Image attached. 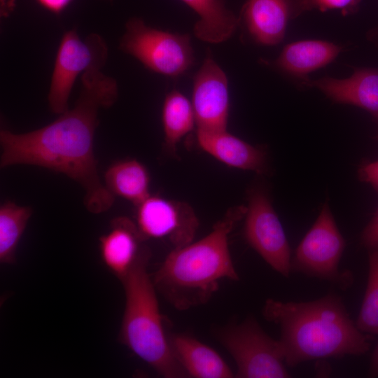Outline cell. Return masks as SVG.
<instances>
[{
    "instance_id": "1",
    "label": "cell",
    "mask_w": 378,
    "mask_h": 378,
    "mask_svg": "<svg viewBox=\"0 0 378 378\" xmlns=\"http://www.w3.org/2000/svg\"><path fill=\"white\" fill-rule=\"evenodd\" d=\"M106 60L97 57L81 75L74 108L53 122L24 133L0 131L1 168L26 164L65 174L83 187L84 205L94 214L108 211L115 200L99 178L94 153L99 111L113 106L118 97L117 81L102 70Z\"/></svg>"
},
{
    "instance_id": "2",
    "label": "cell",
    "mask_w": 378,
    "mask_h": 378,
    "mask_svg": "<svg viewBox=\"0 0 378 378\" xmlns=\"http://www.w3.org/2000/svg\"><path fill=\"white\" fill-rule=\"evenodd\" d=\"M265 319L280 329L278 340L286 365L312 360L360 356L370 348V335L361 332L338 294L307 302L267 299Z\"/></svg>"
},
{
    "instance_id": "3",
    "label": "cell",
    "mask_w": 378,
    "mask_h": 378,
    "mask_svg": "<svg viewBox=\"0 0 378 378\" xmlns=\"http://www.w3.org/2000/svg\"><path fill=\"white\" fill-rule=\"evenodd\" d=\"M246 212V206L230 208L201 239L174 249L151 276L159 293L180 311L206 304L224 279H239L228 237Z\"/></svg>"
},
{
    "instance_id": "4",
    "label": "cell",
    "mask_w": 378,
    "mask_h": 378,
    "mask_svg": "<svg viewBox=\"0 0 378 378\" xmlns=\"http://www.w3.org/2000/svg\"><path fill=\"white\" fill-rule=\"evenodd\" d=\"M150 251L121 279L125 307L120 342L165 378L188 377L176 359L160 311L157 290L148 273Z\"/></svg>"
},
{
    "instance_id": "5",
    "label": "cell",
    "mask_w": 378,
    "mask_h": 378,
    "mask_svg": "<svg viewBox=\"0 0 378 378\" xmlns=\"http://www.w3.org/2000/svg\"><path fill=\"white\" fill-rule=\"evenodd\" d=\"M216 337L235 362L234 377H290L278 340L267 335L254 317L218 330Z\"/></svg>"
},
{
    "instance_id": "6",
    "label": "cell",
    "mask_w": 378,
    "mask_h": 378,
    "mask_svg": "<svg viewBox=\"0 0 378 378\" xmlns=\"http://www.w3.org/2000/svg\"><path fill=\"white\" fill-rule=\"evenodd\" d=\"M119 48L148 69L170 77L185 74L195 60L190 35L153 28L136 17L126 22Z\"/></svg>"
},
{
    "instance_id": "7",
    "label": "cell",
    "mask_w": 378,
    "mask_h": 378,
    "mask_svg": "<svg viewBox=\"0 0 378 378\" xmlns=\"http://www.w3.org/2000/svg\"><path fill=\"white\" fill-rule=\"evenodd\" d=\"M344 247V239L326 202L291 258V272L328 281L345 290L352 286L354 276L339 267Z\"/></svg>"
},
{
    "instance_id": "8",
    "label": "cell",
    "mask_w": 378,
    "mask_h": 378,
    "mask_svg": "<svg viewBox=\"0 0 378 378\" xmlns=\"http://www.w3.org/2000/svg\"><path fill=\"white\" fill-rule=\"evenodd\" d=\"M244 234L248 244L276 272L285 277L291 273V255L281 223L270 200L261 189L248 195Z\"/></svg>"
},
{
    "instance_id": "9",
    "label": "cell",
    "mask_w": 378,
    "mask_h": 378,
    "mask_svg": "<svg viewBox=\"0 0 378 378\" xmlns=\"http://www.w3.org/2000/svg\"><path fill=\"white\" fill-rule=\"evenodd\" d=\"M108 47L104 38L92 34L81 40L76 29L66 31L60 41L48 94L50 111L57 115L66 111L74 84Z\"/></svg>"
},
{
    "instance_id": "10",
    "label": "cell",
    "mask_w": 378,
    "mask_h": 378,
    "mask_svg": "<svg viewBox=\"0 0 378 378\" xmlns=\"http://www.w3.org/2000/svg\"><path fill=\"white\" fill-rule=\"evenodd\" d=\"M136 207L135 223L146 239H165L174 248L193 241L199 220L188 204L150 195Z\"/></svg>"
},
{
    "instance_id": "11",
    "label": "cell",
    "mask_w": 378,
    "mask_h": 378,
    "mask_svg": "<svg viewBox=\"0 0 378 378\" xmlns=\"http://www.w3.org/2000/svg\"><path fill=\"white\" fill-rule=\"evenodd\" d=\"M191 103L197 130H227L230 107L228 81L209 52L194 77Z\"/></svg>"
},
{
    "instance_id": "12",
    "label": "cell",
    "mask_w": 378,
    "mask_h": 378,
    "mask_svg": "<svg viewBox=\"0 0 378 378\" xmlns=\"http://www.w3.org/2000/svg\"><path fill=\"white\" fill-rule=\"evenodd\" d=\"M146 239L135 222L125 216L114 218L108 232L99 239L102 260L121 279L143 255L150 252L144 244Z\"/></svg>"
},
{
    "instance_id": "13",
    "label": "cell",
    "mask_w": 378,
    "mask_h": 378,
    "mask_svg": "<svg viewBox=\"0 0 378 378\" xmlns=\"http://www.w3.org/2000/svg\"><path fill=\"white\" fill-rule=\"evenodd\" d=\"M196 139L202 150L229 167L260 174L267 172L265 151L231 134L227 130H197Z\"/></svg>"
},
{
    "instance_id": "14",
    "label": "cell",
    "mask_w": 378,
    "mask_h": 378,
    "mask_svg": "<svg viewBox=\"0 0 378 378\" xmlns=\"http://www.w3.org/2000/svg\"><path fill=\"white\" fill-rule=\"evenodd\" d=\"M291 16V0H246L239 19L257 43L272 46L283 39Z\"/></svg>"
},
{
    "instance_id": "15",
    "label": "cell",
    "mask_w": 378,
    "mask_h": 378,
    "mask_svg": "<svg viewBox=\"0 0 378 378\" xmlns=\"http://www.w3.org/2000/svg\"><path fill=\"white\" fill-rule=\"evenodd\" d=\"M304 84L315 87L330 99L360 106L378 118V69H360L349 78L323 77L304 79Z\"/></svg>"
},
{
    "instance_id": "16",
    "label": "cell",
    "mask_w": 378,
    "mask_h": 378,
    "mask_svg": "<svg viewBox=\"0 0 378 378\" xmlns=\"http://www.w3.org/2000/svg\"><path fill=\"white\" fill-rule=\"evenodd\" d=\"M173 354L188 377L230 378L234 373L213 348L183 333L169 336Z\"/></svg>"
},
{
    "instance_id": "17",
    "label": "cell",
    "mask_w": 378,
    "mask_h": 378,
    "mask_svg": "<svg viewBox=\"0 0 378 378\" xmlns=\"http://www.w3.org/2000/svg\"><path fill=\"white\" fill-rule=\"evenodd\" d=\"M199 16L194 33L199 39L219 43L225 41L236 31L239 19L229 10L224 0H181Z\"/></svg>"
},
{
    "instance_id": "18",
    "label": "cell",
    "mask_w": 378,
    "mask_h": 378,
    "mask_svg": "<svg viewBox=\"0 0 378 378\" xmlns=\"http://www.w3.org/2000/svg\"><path fill=\"white\" fill-rule=\"evenodd\" d=\"M341 49V47L324 41H297L284 48L275 64L288 73L302 76L330 63Z\"/></svg>"
},
{
    "instance_id": "19",
    "label": "cell",
    "mask_w": 378,
    "mask_h": 378,
    "mask_svg": "<svg viewBox=\"0 0 378 378\" xmlns=\"http://www.w3.org/2000/svg\"><path fill=\"white\" fill-rule=\"evenodd\" d=\"M150 180L148 169L141 162L135 159H125L108 167L104 183L113 195L136 206L150 195Z\"/></svg>"
},
{
    "instance_id": "20",
    "label": "cell",
    "mask_w": 378,
    "mask_h": 378,
    "mask_svg": "<svg viewBox=\"0 0 378 378\" xmlns=\"http://www.w3.org/2000/svg\"><path fill=\"white\" fill-rule=\"evenodd\" d=\"M162 122L166 148L171 153L196 125L191 102L181 92L174 90L164 98L162 109Z\"/></svg>"
},
{
    "instance_id": "21",
    "label": "cell",
    "mask_w": 378,
    "mask_h": 378,
    "mask_svg": "<svg viewBox=\"0 0 378 378\" xmlns=\"http://www.w3.org/2000/svg\"><path fill=\"white\" fill-rule=\"evenodd\" d=\"M32 209L6 201L0 206V262H15L18 243L32 214Z\"/></svg>"
},
{
    "instance_id": "22",
    "label": "cell",
    "mask_w": 378,
    "mask_h": 378,
    "mask_svg": "<svg viewBox=\"0 0 378 378\" xmlns=\"http://www.w3.org/2000/svg\"><path fill=\"white\" fill-rule=\"evenodd\" d=\"M368 265L367 287L356 324L365 334L378 335V249L370 251Z\"/></svg>"
},
{
    "instance_id": "23",
    "label": "cell",
    "mask_w": 378,
    "mask_h": 378,
    "mask_svg": "<svg viewBox=\"0 0 378 378\" xmlns=\"http://www.w3.org/2000/svg\"><path fill=\"white\" fill-rule=\"evenodd\" d=\"M361 0H292L294 17L304 11L317 9L322 12L340 10L344 14L356 11Z\"/></svg>"
},
{
    "instance_id": "24",
    "label": "cell",
    "mask_w": 378,
    "mask_h": 378,
    "mask_svg": "<svg viewBox=\"0 0 378 378\" xmlns=\"http://www.w3.org/2000/svg\"><path fill=\"white\" fill-rule=\"evenodd\" d=\"M363 244L370 251L378 249V209L361 234Z\"/></svg>"
},
{
    "instance_id": "25",
    "label": "cell",
    "mask_w": 378,
    "mask_h": 378,
    "mask_svg": "<svg viewBox=\"0 0 378 378\" xmlns=\"http://www.w3.org/2000/svg\"><path fill=\"white\" fill-rule=\"evenodd\" d=\"M358 176L360 180L370 183L378 190V160L361 167L358 171Z\"/></svg>"
},
{
    "instance_id": "26",
    "label": "cell",
    "mask_w": 378,
    "mask_h": 378,
    "mask_svg": "<svg viewBox=\"0 0 378 378\" xmlns=\"http://www.w3.org/2000/svg\"><path fill=\"white\" fill-rule=\"evenodd\" d=\"M73 0H36L45 9L54 13H62L72 2Z\"/></svg>"
},
{
    "instance_id": "27",
    "label": "cell",
    "mask_w": 378,
    "mask_h": 378,
    "mask_svg": "<svg viewBox=\"0 0 378 378\" xmlns=\"http://www.w3.org/2000/svg\"><path fill=\"white\" fill-rule=\"evenodd\" d=\"M369 375L373 377H378V343L372 354L369 368Z\"/></svg>"
},
{
    "instance_id": "28",
    "label": "cell",
    "mask_w": 378,
    "mask_h": 378,
    "mask_svg": "<svg viewBox=\"0 0 378 378\" xmlns=\"http://www.w3.org/2000/svg\"><path fill=\"white\" fill-rule=\"evenodd\" d=\"M318 363L316 365V374L318 376L325 377V375L330 374V366L325 360V359L316 360Z\"/></svg>"
},
{
    "instance_id": "29",
    "label": "cell",
    "mask_w": 378,
    "mask_h": 378,
    "mask_svg": "<svg viewBox=\"0 0 378 378\" xmlns=\"http://www.w3.org/2000/svg\"><path fill=\"white\" fill-rule=\"evenodd\" d=\"M106 1H112L113 0H106Z\"/></svg>"
},
{
    "instance_id": "30",
    "label": "cell",
    "mask_w": 378,
    "mask_h": 378,
    "mask_svg": "<svg viewBox=\"0 0 378 378\" xmlns=\"http://www.w3.org/2000/svg\"><path fill=\"white\" fill-rule=\"evenodd\" d=\"M377 138H378V136H377Z\"/></svg>"
}]
</instances>
